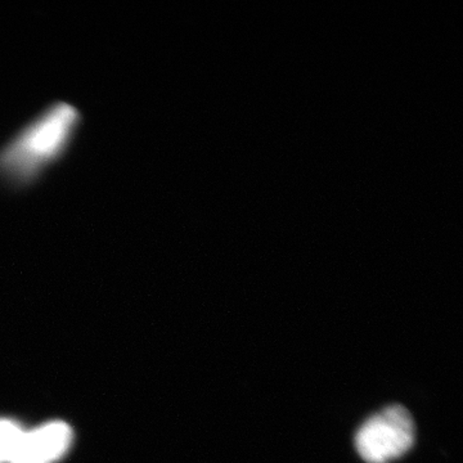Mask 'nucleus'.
Masks as SVG:
<instances>
[{"label":"nucleus","mask_w":463,"mask_h":463,"mask_svg":"<svg viewBox=\"0 0 463 463\" xmlns=\"http://www.w3.org/2000/svg\"><path fill=\"white\" fill-rule=\"evenodd\" d=\"M25 430L11 420H0V463H11Z\"/></svg>","instance_id":"20e7f679"},{"label":"nucleus","mask_w":463,"mask_h":463,"mask_svg":"<svg viewBox=\"0 0 463 463\" xmlns=\"http://www.w3.org/2000/svg\"><path fill=\"white\" fill-rule=\"evenodd\" d=\"M80 124V112L70 103L45 109L0 148V181L14 188L38 182L65 156Z\"/></svg>","instance_id":"f257e3e1"},{"label":"nucleus","mask_w":463,"mask_h":463,"mask_svg":"<svg viewBox=\"0 0 463 463\" xmlns=\"http://www.w3.org/2000/svg\"><path fill=\"white\" fill-rule=\"evenodd\" d=\"M72 430L65 422H50L24 432L11 463H53L66 455Z\"/></svg>","instance_id":"7ed1b4c3"},{"label":"nucleus","mask_w":463,"mask_h":463,"mask_svg":"<svg viewBox=\"0 0 463 463\" xmlns=\"http://www.w3.org/2000/svg\"><path fill=\"white\" fill-rule=\"evenodd\" d=\"M416 439L412 414L402 405H390L373 414L355 434V448L367 463H389L405 455Z\"/></svg>","instance_id":"f03ea898"}]
</instances>
